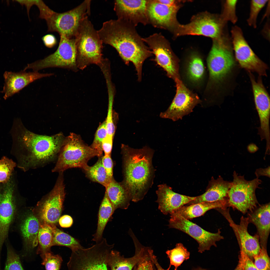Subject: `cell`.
Masks as SVG:
<instances>
[{
    "label": "cell",
    "mask_w": 270,
    "mask_h": 270,
    "mask_svg": "<svg viewBox=\"0 0 270 270\" xmlns=\"http://www.w3.org/2000/svg\"><path fill=\"white\" fill-rule=\"evenodd\" d=\"M136 27L124 20H112L104 22L97 31L103 43L114 48L126 63H133L140 81L143 62L152 54Z\"/></svg>",
    "instance_id": "obj_1"
},
{
    "label": "cell",
    "mask_w": 270,
    "mask_h": 270,
    "mask_svg": "<svg viewBox=\"0 0 270 270\" xmlns=\"http://www.w3.org/2000/svg\"><path fill=\"white\" fill-rule=\"evenodd\" d=\"M123 180L122 182L128 192L131 200L142 199L152 186L155 170L152 164L154 151L146 146L139 149L122 144Z\"/></svg>",
    "instance_id": "obj_2"
},
{
    "label": "cell",
    "mask_w": 270,
    "mask_h": 270,
    "mask_svg": "<svg viewBox=\"0 0 270 270\" xmlns=\"http://www.w3.org/2000/svg\"><path fill=\"white\" fill-rule=\"evenodd\" d=\"M11 130L13 142L24 148L20 168L24 170L44 166L57 159L62 147L58 136L36 134L21 128L15 120Z\"/></svg>",
    "instance_id": "obj_3"
},
{
    "label": "cell",
    "mask_w": 270,
    "mask_h": 270,
    "mask_svg": "<svg viewBox=\"0 0 270 270\" xmlns=\"http://www.w3.org/2000/svg\"><path fill=\"white\" fill-rule=\"evenodd\" d=\"M236 61L227 34L224 33L213 39L207 59L209 77L206 92L212 94L209 100L216 101L218 94L226 88L236 67Z\"/></svg>",
    "instance_id": "obj_4"
},
{
    "label": "cell",
    "mask_w": 270,
    "mask_h": 270,
    "mask_svg": "<svg viewBox=\"0 0 270 270\" xmlns=\"http://www.w3.org/2000/svg\"><path fill=\"white\" fill-rule=\"evenodd\" d=\"M75 38L79 68L83 69L91 64H101L103 43L88 16L80 22Z\"/></svg>",
    "instance_id": "obj_5"
},
{
    "label": "cell",
    "mask_w": 270,
    "mask_h": 270,
    "mask_svg": "<svg viewBox=\"0 0 270 270\" xmlns=\"http://www.w3.org/2000/svg\"><path fill=\"white\" fill-rule=\"evenodd\" d=\"M95 156L101 157L90 146L85 144L80 136L72 133L62 146L52 172L59 173L70 168L82 169Z\"/></svg>",
    "instance_id": "obj_6"
},
{
    "label": "cell",
    "mask_w": 270,
    "mask_h": 270,
    "mask_svg": "<svg viewBox=\"0 0 270 270\" xmlns=\"http://www.w3.org/2000/svg\"><path fill=\"white\" fill-rule=\"evenodd\" d=\"M233 179L228 194L227 205L245 214L254 210L260 204L256 190L262 181L258 178L248 181L244 176L238 175L234 171Z\"/></svg>",
    "instance_id": "obj_7"
},
{
    "label": "cell",
    "mask_w": 270,
    "mask_h": 270,
    "mask_svg": "<svg viewBox=\"0 0 270 270\" xmlns=\"http://www.w3.org/2000/svg\"><path fill=\"white\" fill-rule=\"evenodd\" d=\"M90 0H85L72 10L55 12L46 20L48 31L56 32L70 38H75L82 20L90 14Z\"/></svg>",
    "instance_id": "obj_8"
},
{
    "label": "cell",
    "mask_w": 270,
    "mask_h": 270,
    "mask_svg": "<svg viewBox=\"0 0 270 270\" xmlns=\"http://www.w3.org/2000/svg\"><path fill=\"white\" fill-rule=\"evenodd\" d=\"M63 173H59L52 190L32 210L40 223L56 225L60 218L66 194Z\"/></svg>",
    "instance_id": "obj_9"
},
{
    "label": "cell",
    "mask_w": 270,
    "mask_h": 270,
    "mask_svg": "<svg viewBox=\"0 0 270 270\" xmlns=\"http://www.w3.org/2000/svg\"><path fill=\"white\" fill-rule=\"evenodd\" d=\"M60 36L56 51L44 58L28 64L24 70L32 69L38 71L46 68L57 67L74 70L76 66V50L75 38Z\"/></svg>",
    "instance_id": "obj_10"
},
{
    "label": "cell",
    "mask_w": 270,
    "mask_h": 270,
    "mask_svg": "<svg viewBox=\"0 0 270 270\" xmlns=\"http://www.w3.org/2000/svg\"><path fill=\"white\" fill-rule=\"evenodd\" d=\"M226 24L220 16L204 13L194 16L187 24H179L172 32L176 36L200 35L214 39L220 37L224 32Z\"/></svg>",
    "instance_id": "obj_11"
},
{
    "label": "cell",
    "mask_w": 270,
    "mask_h": 270,
    "mask_svg": "<svg viewBox=\"0 0 270 270\" xmlns=\"http://www.w3.org/2000/svg\"><path fill=\"white\" fill-rule=\"evenodd\" d=\"M232 43L236 61L248 72H255L260 76H266L267 65L252 50L244 36L241 28L235 26L231 30Z\"/></svg>",
    "instance_id": "obj_12"
},
{
    "label": "cell",
    "mask_w": 270,
    "mask_h": 270,
    "mask_svg": "<svg viewBox=\"0 0 270 270\" xmlns=\"http://www.w3.org/2000/svg\"><path fill=\"white\" fill-rule=\"evenodd\" d=\"M142 39L154 56V60L165 71L167 76L174 80L180 78L178 59L162 34L155 33Z\"/></svg>",
    "instance_id": "obj_13"
},
{
    "label": "cell",
    "mask_w": 270,
    "mask_h": 270,
    "mask_svg": "<svg viewBox=\"0 0 270 270\" xmlns=\"http://www.w3.org/2000/svg\"><path fill=\"white\" fill-rule=\"evenodd\" d=\"M174 81L176 87L175 96L168 108L161 112L159 116L161 118L176 121L192 112L195 106L201 103L202 101L196 94L186 86L180 78Z\"/></svg>",
    "instance_id": "obj_14"
},
{
    "label": "cell",
    "mask_w": 270,
    "mask_h": 270,
    "mask_svg": "<svg viewBox=\"0 0 270 270\" xmlns=\"http://www.w3.org/2000/svg\"><path fill=\"white\" fill-rule=\"evenodd\" d=\"M168 226L185 233L195 239L199 245L198 252L202 253L209 250L212 246L216 247V242L224 239L221 228L215 233L206 231L188 220L177 215H170Z\"/></svg>",
    "instance_id": "obj_15"
},
{
    "label": "cell",
    "mask_w": 270,
    "mask_h": 270,
    "mask_svg": "<svg viewBox=\"0 0 270 270\" xmlns=\"http://www.w3.org/2000/svg\"><path fill=\"white\" fill-rule=\"evenodd\" d=\"M222 215L229 223L236 237L240 250H242L252 260L259 252L261 248L258 236L256 233L251 235L248 230L249 224L248 218L242 216L239 224L232 220L229 208H218L217 210Z\"/></svg>",
    "instance_id": "obj_16"
},
{
    "label": "cell",
    "mask_w": 270,
    "mask_h": 270,
    "mask_svg": "<svg viewBox=\"0 0 270 270\" xmlns=\"http://www.w3.org/2000/svg\"><path fill=\"white\" fill-rule=\"evenodd\" d=\"M249 76L254 103L260 122L259 134L262 140H266V146H268L270 145L269 96L260 78L256 80L250 72Z\"/></svg>",
    "instance_id": "obj_17"
},
{
    "label": "cell",
    "mask_w": 270,
    "mask_h": 270,
    "mask_svg": "<svg viewBox=\"0 0 270 270\" xmlns=\"http://www.w3.org/2000/svg\"><path fill=\"white\" fill-rule=\"evenodd\" d=\"M180 4L167 6L157 0H147L146 9L148 24L155 28L173 32L179 24L176 18Z\"/></svg>",
    "instance_id": "obj_18"
},
{
    "label": "cell",
    "mask_w": 270,
    "mask_h": 270,
    "mask_svg": "<svg viewBox=\"0 0 270 270\" xmlns=\"http://www.w3.org/2000/svg\"><path fill=\"white\" fill-rule=\"evenodd\" d=\"M147 0H115L114 10L118 19L129 22L136 27L139 24H148Z\"/></svg>",
    "instance_id": "obj_19"
},
{
    "label": "cell",
    "mask_w": 270,
    "mask_h": 270,
    "mask_svg": "<svg viewBox=\"0 0 270 270\" xmlns=\"http://www.w3.org/2000/svg\"><path fill=\"white\" fill-rule=\"evenodd\" d=\"M54 74L52 73H41L38 71L27 72L23 70L15 72L6 71L4 74L3 98L6 99L36 80Z\"/></svg>",
    "instance_id": "obj_20"
},
{
    "label": "cell",
    "mask_w": 270,
    "mask_h": 270,
    "mask_svg": "<svg viewBox=\"0 0 270 270\" xmlns=\"http://www.w3.org/2000/svg\"><path fill=\"white\" fill-rule=\"evenodd\" d=\"M156 191L159 210L164 214H170L176 210L194 200L196 196L181 194L174 192L165 184L158 186Z\"/></svg>",
    "instance_id": "obj_21"
},
{
    "label": "cell",
    "mask_w": 270,
    "mask_h": 270,
    "mask_svg": "<svg viewBox=\"0 0 270 270\" xmlns=\"http://www.w3.org/2000/svg\"><path fill=\"white\" fill-rule=\"evenodd\" d=\"M13 191V186L9 182L0 200V259L3 245L7 236L14 215L15 206Z\"/></svg>",
    "instance_id": "obj_22"
},
{
    "label": "cell",
    "mask_w": 270,
    "mask_h": 270,
    "mask_svg": "<svg viewBox=\"0 0 270 270\" xmlns=\"http://www.w3.org/2000/svg\"><path fill=\"white\" fill-rule=\"evenodd\" d=\"M270 203L260 204L254 210L248 212L247 218L249 223L256 227L261 248L267 249L270 231Z\"/></svg>",
    "instance_id": "obj_23"
},
{
    "label": "cell",
    "mask_w": 270,
    "mask_h": 270,
    "mask_svg": "<svg viewBox=\"0 0 270 270\" xmlns=\"http://www.w3.org/2000/svg\"><path fill=\"white\" fill-rule=\"evenodd\" d=\"M22 220L20 230L24 242V252L21 255L24 257L38 245L40 224L32 210L26 213Z\"/></svg>",
    "instance_id": "obj_24"
},
{
    "label": "cell",
    "mask_w": 270,
    "mask_h": 270,
    "mask_svg": "<svg viewBox=\"0 0 270 270\" xmlns=\"http://www.w3.org/2000/svg\"><path fill=\"white\" fill-rule=\"evenodd\" d=\"M130 235L134 244L135 252L134 255L129 258H126L121 255L118 252L112 250L108 258V266L110 270H132L142 256L145 246L139 242L133 233Z\"/></svg>",
    "instance_id": "obj_25"
},
{
    "label": "cell",
    "mask_w": 270,
    "mask_h": 270,
    "mask_svg": "<svg viewBox=\"0 0 270 270\" xmlns=\"http://www.w3.org/2000/svg\"><path fill=\"white\" fill-rule=\"evenodd\" d=\"M231 184V182L224 180L220 176L216 179L212 177L209 182L205 192L196 196L194 200L186 205L203 202H214L227 199L228 192Z\"/></svg>",
    "instance_id": "obj_26"
},
{
    "label": "cell",
    "mask_w": 270,
    "mask_h": 270,
    "mask_svg": "<svg viewBox=\"0 0 270 270\" xmlns=\"http://www.w3.org/2000/svg\"><path fill=\"white\" fill-rule=\"evenodd\" d=\"M227 207V199L214 202H203L184 206L175 211L170 215L180 216L188 220L200 216L212 209H225Z\"/></svg>",
    "instance_id": "obj_27"
},
{
    "label": "cell",
    "mask_w": 270,
    "mask_h": 270,
    "mask_svg": "<svg viewBox=\"0 0 270 270\" xmlns=\"http://www.w3.org/2000/svg\"><path fill=\"white\" fill-rule=\"evenodd\" d=\"M184 74L187 81L195 87H199L205 75L204 61L198 54H193L186 61L184 67Z\"/></svg>",
    "instance_id": "obj_28"
},
{
    "label": "cell",
    "mask_w": 270,
    "mask_h": 270,
    "mask_svg": "<svg viewBox=\"0 0 270 270\" xmlns=\"http://www.w3.org/2000/svg\"><path fill=\"white\" fill-rule=\"evenodd\" d=\"M108 196L115 210L118 208L127 209L131 200L130 196L122 183L113 178L105 187Z\"/></svg>",
    "instance_id": "obj_29"
},
{
    "label": "cell",
    "mask_w": 270,
    "mask_h": 270,
    "mask_svg": "<svg viewBox=\"0 0 270 270\" xmlns=\"http://www.w3.org/2000/svg\"><path fill=\"white\" fill-rule=\"evenodd\" d=\"M114 211L105 192L99 208L97 228L96 233L93 235L92 240L97 242L102 240L105 227Z\"/></svg>",
    "instance_id": "obj_30"
},
{
    "label": "cell",
    "mask_w": 270,
    "mask_h": 270,
    "mask_svg": "<svg viewBox=\"0 0 270 270\" xmlns=\"http://www.w3.org/2000/svg\"><path fill=\"white\" fill-rule=\"evenodd\" d=\"M93 165H87L82 169L86 176L92 181L98 183L106 187L111 180L108 177L103 166L102 156Z\"/></svg>",
    "instance_id": "obj_31"
},
{
    "label": "cell",
    "mask_w": 270,
    "mask_h": 270,
    "mask_svg": "<svg viewBox=\"0 0 270 270\" xmlns=\"http://www.w3.org/2000/svg\"><path fill=\"white\" fill-rule=\"evenodd\" d=\"M38 235L39 246L37 253L41 255L50 252L53 246V234L51 226L45 223H40Z\"/></svg>",
    "instance_id": "obj_32"
},
{
    "label": "cell",
    "mask_w": 270,
    "mask_h": 270,
    "mask_svg": "<svg viewBox=\"0 0 270 270\" xmlns=\"http://www.w3.org/2000/svg\"><path fill=\"white\" fill-rule=\"evenodd\" d=\"M50 225L53 234V246L67 247L70 248L72 251L82 247L78 240L58 228L56 225Z\"/></svg>",
    "instance_id": "obj_33"
},
{
    "label": "cell",
    "mask_w": 270,
    "mask_h": 270,
    "mask_svg": "<svg viewBox=\"0 0 270 270\" xmlns=\"http://www.w3.org/2000/svg\"><path fill=\"white\" fill-rule=\"evenodd\" d=\"M166 253L170 260L169 267L171 266L175 267L174 270H176L185 260L188 259L190 253L182 244L179 243L176 244L173 249L167 250Z\"/></svg>",
    "instance_id": "obj_34"
},
{
    "label": "cell",
    "mask_w": 270,
    "mask_h": 270,
    "mask_svg": "<svg viewBox=\"0 0 270 270\" xmlns=\"http://www.w3.org/2000/svg\"><path fill=\"white\" fill-rule=\"evenodd\" d=\"M19 4L26 7L27 13L29 17V12L31 7L34 5L37 6L40 11L39 17L46 20L50 18L55 12L49 8L42 0H20Z\"/></svg>",
    "instance_id": "obj_35"
},
{
    "label": "cell",
    "mask_w": 270,
    "mask_h": 270,
    "mask_svg": "<svg viewBox=\"0 0 270 270\" xmlns=\"http://www.w3.org/2000/svg\"><path fill=\"white\" fill-rule=\"evenodd\" d=\"M153 252L150 247L145 246L142 256L132 270H157L152 257Z\"/></svg>",
    "instance_id": "obj_36"
},
{
    "label": "cell",
    "mask_w": 270,
    "mask_h": 270,
    "mask_svg": "<svg viewBox=\"0 0 270 270\" xmlns=\"http://www.w3.org/2000/svg\"><path fill=\"white\" fill-rule=\"evenodd\" d=\"M6 247V258L4 270H24L19 254L8 243Z\"/></svg>",
    "instance_id": "obj_37"
},
{
    "label": "cell",
    "mask_w": 270,
    "mask_h": 270,
    "mask_svg": "<svg viewBox=\"0 0 270 270\" xmlns=\"http://www.w3.org/2000/svg\"><path fill=\"white\" fill-rule=\"evenodd\" d=\"M108 103L107 117L105 120L107 135L114 137L116 131V126L113 119L112 106L114 92L110 84H108Z\"/></svg>",
    "instance_id": "obj_38"
},
{
    "label": "cell",
    "mask_w": 270,
    "mask_h": 270,
    "mask_svg": "<svg viewBox=\"0 0 270 270\" xmlns=\"http://www.w3.org/2000/svg\"><path fill=\"white\" fill-rule=\"evenodd\" d=\"M237 0H226L224 2L223 10L220 16L225 22L230 21L235 24L237 21L236 12Z\"/></svg>",
    "instance_id": "obj_39"
},
{
    "label": "cell",
    "mask_w": 270,
    "mask_h": 270,
    "mask_svg": "<svg viewBox=\"0 0 270 270\" xmlns=\"http://www.w3.org/2000/svg\"><path fill=\"white\" fill-rule=\"evenodd\" d=\"M107 135L105 120L100 124L95 133L93 141L90 146L97 152L100 156H102V142Z\"/></svg>",
    "instance_id": "obj_40"
},
{
    "label": "cell",
    "mask_w": 270,
    "mask_h": 270,
    "mask_svg": "<svg viewBox=\"0 0 270 270\" xmlns=\"http://www.w3.org/2000/svg\"><path fill=\"white\" fill-rule=\"evenodd\" d=\"M16 166L12 160L5 157L0 160V183L8 182Z\"/></svg>",
    "instance_id": "obj_41"
},
{
    "label": "cell",
    "mask_w": 270,
    "mask_h": 270,
    "mask_svg": "<svg viewBox=\"0 0 270 270\" xmlns=\"http://www.w3.org/2000/svg\"><path fill=\"white\" fill-rule=\"evenodd\" d=\"M42 259V264L46 270H59L62 260L58 255H54L50 252L41 255Z\"/></svg>",
    "instance_id": "obj_42"
},
{
    "label": "cell",
    "mask_w": 270,
    "mask_h": 270,
    "mask_svg": "<svg viewBox=\"0 0 270 270\" xmlns=\"http://www.w3.org/2000/svg\"><path fill=\"white\" fill-rule=\"evenodd\" d=\"M268 1L267 0L251 1L250 15L247 20L248 24L250 26L254 28H256V20L258 15Z\"/></svg>",
    "instance_id": "obj_43"
},
{
    "label": "cell",
    "mask_w": 270,
    "mask_h": 270,
    "mask_svg": "<svg viewBox=\"0 0 270 270\" xmlns=\"http://www.w3.org/2000/svg\"><path fill=\"white\" fill-rule=\"evenodd\" d=\"M255 266L258 270H270V258L267 249L261 248L259 253L253 258Z\"/></svg>",
    "instance_id": "obj_44"
},
{
    "label": "cell",
    "mask_w": 270,
    "mask_h": 270,
    "mask_svg": "<svg viewBox=\"0 0 270 270\" xmlns=\"http://www.w3.org/2000/svg\"><path fill=\"white\" fill-rule=\"evenodd\" d=\"M102 162L103 166L108 178H113V162L111 155H105L102 156Z\"/></svg>",
    "instance_id": "obj_45"
},
{
    "label": "cell",
    "mask_w": 270,
    "mask_h": 270,
    "mask_svg": "<svg viewBox=\"0 0 270 270\" xmlns=\"http://www.w3.org/2000/svg\"><path fill=\"white\" fill-rule=\"evenodd\" d=\"M240 256L242 260L244 270H258L252 260L242 250H240Z\"/></svg>",
    "instance_id": "obj_46"
},
{
    "label": "cell",
    "mask_w": 270,
    "mask_h": 270,
    "mask_svg": "<svg viewBox=\"0 0 270 270\" xmlns=\"http://www.w3.org/2000/svg\"><path fill=\"white\" fill-rule=\"evenodd\" d=\"M114 137L107 135L102 142V148L105 155H111Z\"/></svg>",
    "instance_id": "obj_47"
},
{
    "label": "cell",
    "mask_w": 270,
    "mask_h": 270,
    "mask_svg": "<svg viewBox=\"0 0 270 270\" xmlns=\"http://www.w3.org/2000/svg\"><path fill=\"white\" fill-rule=\"evenodd\" d=\"M44 45L48 48H52L56 46L57 41L55 36L52 34H48L43 36L42 38Z\"/></svg>",
    "instance_id": "obj_48"
},
{
    "label": "cell",
    "mask_w": 270,
    "mask_h": 270,
    "mask_svg": "<svg viewBox=\"0 0 270 270\" xmlns=\"http://www.w3.org/2000/svg\"><path fill=\"white\" fill-rule=\"evenodd\" d=\"M58 222L61 227L64 228H68L72 226L73 224V220L70 216L66 215L60 218Z\"/></svg>",
    "instance_id": "obj_49"
},
{
    "label": "cell",
    "mask_w": 270,
    "mask_h": 270,
    "mask_svg": "<svg viewBox=\"0 0 270 270\" xmlns=\"http://www.w3.org/2000/svg\"><path fill=\"white\" fill-rule=\"evenodd\" d=\"M255 174L256 178H258L260 176H266L270 177V167L264 168H259L256 170Z\"/></svg>",
    "instance_id": "obj_50"
},
{
    "label": "cell",
    "mask_w": 270,
    "mask_h": 270,
    "mask_svg": "<svg viewBox=\"0 0 270 270\" xmlns=\"http://www.w3.org/2000/svg\"><path fill=\"white\" fill-rule=\"evenodd\" d=\"M68 266L69 270H87L79 263L74 261L69 262Z\"/></svg>",
    "instance_id": "obj_51"
},
{
    "label": "cell",
    "mask_w": 270,
    "mask_h": 270,
    "mask_svg": "<svg viewBox=\"0 0 270 270\" xmlns=\"http://www.w3.org/2000/svg\"><path fill=\"white\" fill-rule=\"evenodd\" d=\"M160 3L169 6H173L180 4V2L174 0H157Z\"/></svg>",
    "instance_id": "obj_52"
},
{
    "label": "cell",
    "mask_w": 270,
    "mask_h": 270,
    "mask_svg": "<svg viewBox=\"0 0 270 270\" xmlns=\"http://www.w3.org/2000/svg\"><path fill=\"white\" fill-rule=\"evenodd\" d=\"M152 257L153 261L157 268V270H169L170 268L168 267L166 270L163 268L158 262L156 256H155L153 252L152 254Z\"/></svg>",
    "instance_id": "obj_53"
},
{
    "label": "cell",
    "mask_w": 270,
    "mask_h": 270,
    "mask_svg": "<svg viewBox=\"0 0 270 270\" xmlns=\"http://www.w3.org/2000/svg\"><path fill=\"white\" fill-rule=\"evenodd\" d=\"M239 258L238 264L234 270H244L242 260L240 256Z\"/></svg>",
    "instance_id": "obj_54"
},
{
    "label": "cell",
    "mask_w": 270,
    "mask_h": 270,
    "mask_svg": "<svg viewBox=\"0 0 270 270\" xmlns=\"http://www.w3.org/2000/svg\"><path fill=\"white\" fill-rule=\"evenodd\" d=\"M206 270L205 269H204L202 268H198L197 269H195V270Z\"/></svg>",
    "instance_id": "obj_55"
},
{
    "label": "cell",
    "mask_w": 270,
    "mask_h": 270,
    "mask_svg": "<svg viewBox=\"0 0 270 270\" xmlns=\"http://www.w3.org/2000/svg\"><path fill=\"white\" fill-rule=\"evenodd\" d=\"M2 195L1 194L0 192V200L1 199V198H2Z\"/></svg>",
    "instance_id": "obj_56"
}]
</instances>
